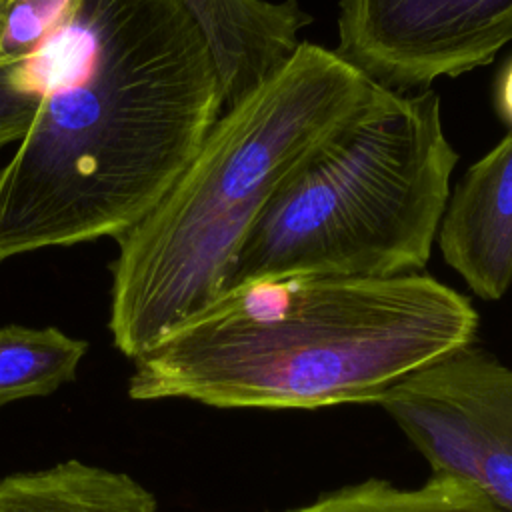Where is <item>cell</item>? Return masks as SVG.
<instances>
[{
	"instance_id": "6da1fadb",
	"label": "cell",
	"mask_w": 512,
	"mask_h": 512,
	"mask_svg": "<svg viewBox=\"0 0 512 512\" xmlns=\"http://www.w3.org/2000/svg\"><path fill=\"white\" fill-rule=\"evenodd\" d=\"M12 70L40 106L0 168V260L122 236L224 110L212 50L182 0H76Z\"/></svg>"
},
{
	"instance_id": "7a4b0ae2",
	"label": "cell",
	"mask_w": 512,
	"mask_h": 512,
	"mask_svg": "<svg viewBox=\"0 0 512 512\" xmlns=\"http://www.w3.org/2000/svg\"><path fill=\"white\" fill-rule=\"evenodd\" d=\"M470 300L416 272L390 278L284 276L238 284L134 358V400L216 408L378 402L474 342Z\"/></svg>"
},
{
	"instance_id": "3957f363",
	"label": "cell",
	"mask_w": 512,
	"mask_h": 512,
	"mask_svg": "<svg viewBox=\"0 0 512 512\" xmlns=\"http://www.w3.org/2000/svg\"><path fill=\"white\" fill-rule=\"evenodd\" d=\"M386 94L334 50L300 42L278 72L224 108L164 198L116 238L114 346L134 360L220 296L280 182Z\"/></svg>"
},
{
	"instance_id": "277c9868",
	"label": "cell",
	"mask_w": 512,
	"mask_h": 512,
	"mask_svg": "<svg viewBox=\"0 0 512 512\" xmlns=\"http://www.w3.org/2000/svg\"><path fill=\"white\" fill-rule=\"evenodd\" d=\"M456 162L438 94L388 92L280 182L242 240L226 290L258 278L422 272Z\"/></svg>"
},
{
	"instance_id": "5b68a950",
	"label": "cell",
	"mask_w": 512,
	"mask_h": 512,
	"mask_svg": "<svg viewBox=\"0 0 512 512\" xmlns=\"http://www.w3.org/2000/svg\"><path fill=\"white\" fill-rule=\"evenodd\" d=\"M378 404L432 476L458 480L512 512V368L468 344L414 372Z\"/></svg>"
},
{
	"instance_id": "8992f818",
	"label": "cell",
	"mask_w": 512,
	"mask_h": 512,
	"mask_svg": "<svg viewBox=\"0 0 512 512\" xmlns=\"http://www.w3.org/2000/svg\"><path fill=\"white\" fill-rule=\"evenodd\" d=\"M512 40V0H340L334 52L394 94L428 90L494 60Z\"/></svg>"
},
{
	"instance_id": "52a82bcc",
	"label": "cell",
	"mask_w": 512,
	"mask_h": 512,
	"mask_svg": "<svg viewBox=\"0 0 512 512\" xmlns=\"http://www.w3.org/2000/svg\"><path fill=\"white\" fill-rule=\"evenodd\" d=\"M446 264L482 300L512 286V134L474 162L448 198L438 236Z\"/></svg>"
},
{
	"instance_id": "ba28073f",
	"label": "cell",
	"mask_w": 512,
	"mask_h": 512,
	"mask_svg": "<svg viewBox=\"0 0 512 512\" xmlns=\"http://www.w3.org/2000/svg\"><path fill=\"white\" fill-rule=\"evenodd\" d=\"M0 512H156L134 478L78 460L0 480Z\"/></svg>"
},
{
	"instance_id": "9c48e42d",
	"label": "cell",
	"mask_w": 512,
	"mask_h": 512,
	"mask_svg": "<svg viewBox=\"0 0 512 512\" xmlns=\"http://www.w3.org/2000/svg\"><path fill=\"white\" fill-rule=\"evenodd\" d=\"M88 350L84 340L58 328H0V408L36 396H48L76 378Z\"/></svg>"
},
{
	"instance_id": "30bf717a",
	"label": "cell",
	"mask_w": 512,
	"mask_h": 512,
	"mask_svg": "<svg viewBox=\"0 0 512 512\" xmlns=\"http://www.w3.org/2000/svg\"><path fill=\"white\" fill-rule=\"evenodd\" d=\"M284 512H504L474 488L432 476L418 488H398L386 480H364L318 496Z\"/></svg>"
},
{
	"instance_id": "8fae6325",
	"label": "cell",
	"mask_w": 512,
	"mask_h": 512,
	"mask_svg": "<svg viewBox=\"0 0 512 512\" xmlns=\"http://www.w3.org/2000/svg\"><path fill=\"white\" fill-rule=\"evenodd\" d=\"M76 0H2L0 66L14 68L34 54L64 26Z\"/></svg>"
},
{
	"instance_id": "7c38bea8",
	"label": "cell",
	"mask_w": 512,
	"mask_h": 512,
	"mask_svg": "<svg viewBox=\"0 0 512 512\" xmlns=\"http://www.w3.org/2000/svg\"><path fill=\"white\" fill-rule=\"evenodd\" d=\"M38 106L40 94L24 88L12 68L0 66V148L26 136Z\"/></svg>"
},
{
	"instance_id": "4fadbf2b",
	"label": "cell",
	"mask_w": 512,
	"mask_h": 512,
	"mask_svg": "<svg viewBox=\"0 0 512 512\" xmlns=\"http://www.w3.org/2000/svg\"><path fill=\"white\" fill-rule=\"evenodd\" d=\"M496 110L500 118L512 126V58L504 64L496 78V90H494Z\"/></svg>"
},
{
	"instance_id": "5bb4252c",
	"label": "cell",
	"mask_w": 512,
	"mask_h": 512,
	"mask_svg": "<svg viewBox=\"0 0 512 512\" xmlns=\"http://www.w3.org/2000/svg\"><path fill=\"white\" fill-rule=\"evenodd\" d=\"M186 6H190V8H202V6H206V4H210V2H214V0H182Z\"/></svg>"
},
{
	"instance_id": "9a60e30c",
	"label": "cell",
	"mask_w": 512,
	"mask_h": 512,
	"mask_svg": "<svg viewBox=\"0 0 512 512\" xmlns=\"http://www.w3.org/2000/svg\"><path fill=\"white\" fill-rule=\"evenodd\" d=\"M0 2H2V0H0Z\"/></svg>"
}]
</instances>
